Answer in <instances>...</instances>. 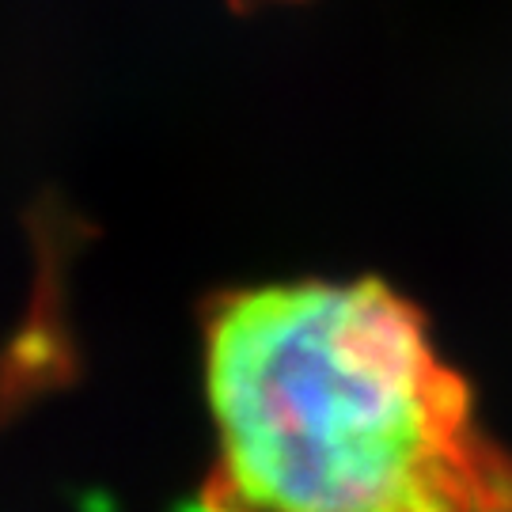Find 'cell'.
<instances>
[{"label": "cell", "mask_w": 512, "mask_h": 512, "mask_svg": "<svg viewBox=\"0 0 512 512\" xmlns=\"http://www.w3.org/2000/svg\"><path fill=\"white\" fill-rule=\"evenodd\" d=\"M202 357L217 452L186 512H512V456L384 281L220 293Z\"/></svg>", "instance_id": "6da1fadb"}, {"label": "cell", "mask_w": 512, "mask_h": 512, "mask_svg": "<svg viewBox=\"0 0 512 512\" xmlns=\"http://www.w3.org/2000/svg\"><path fill=\"white\" fill-rule=\"evenodd\" d=\"M255 4H258V0H228V8H232L236 16H247ZM293 4H304V0H293Z\"/></svg>", "instance_id": "7a4b0ae2"}]
</instances>
